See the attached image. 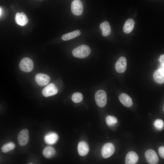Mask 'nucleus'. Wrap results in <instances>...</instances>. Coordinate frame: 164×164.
Wrapping results in <instances>:
<instances>
[{
	"label": "nucleus",
	"mask_w": 164,
	"mask_h": 164,
	"mask_svg": "<svg viewBox=\"0 0 164 164\" xmlns=\"http://www.w3.org/2000/svg\"><path fill=\"white\" fill-rule=\"evenodd\" d=\"M91 52V49L88 46L82 45L74 49L72 53L73 56L76 57L84 58L88 56Z\"/></svg>",
	"instance_id": "f257e3e1"
},
{
	"label": "nucleus",
	"mask_w": 164,
	"mask_h": 164,
	"mask_svg": "<svg viewBox=\"0 0 164 164\" xmlns=\"http://www.w3.org/2000/svg\"><path fill=\"white\" fill-rule=\"evenodd\" d=\"M95 99L97 105L100 107L105 106L107 103V94L104 90H100L97 91L95 95Z\"/></svg>",
	"instance_id": "f03ea898"
},
{
	"label": "nucleus",
	"mask_w": 164,
	"mask_h": 164,
	"mask_svg": "<svg viewBox=\"0 0 164 164\" xmlns=\"http://www.w3.org/2000/svg\"><path fill=\"white\" fill-rule=\"evenodd\" d=\"M19 67L22 71L26 72H31L33 68V63L32 60L28 57H25L22 59Z\"/></svg>",
	"instance_id": "7ed1b4c3"
},
{
	"label": "nucleus",
	"mask_w": 164,
	"mask_h": 164,
	"mask_svg": "<svg viewBox=\"0 0 164 164\" xmlns=\"http://www.w3.org/2000/svg\"><path fill=\"white\" fill-rule=\"evenodd\" d=\"M114 151V146L112 143H107L102 148L101 150L102 156L104 158H108L113 154Z\"/></svg>",
	"instance_id": "20e7f679"
},
{
	"label": "nucleus",
	"mask_w": 164,
	"mask_h": 164,
	"mask_svg": "<svg viewBox=\"0 0 164 164\" xmlns=\"http://www.w3.org/2000/svg\"><path fill=\"white\" fill-rule=\"evenodd\" d=\"M29 138V133L28 130L26 128L22 129L19 133L18 142L20 146H25L28 143Z\"/></svg>",
	"instance_id": "39448f33"
},
{
	"label": "nucleus",
	"mask_w": 164,
	"mask_h": 164,
	"mask_svg": "<svg viewBox=\"0 0 164 164\" xmlns=\"http://www.w3.org/2000/svg\"><path fill=\"white\" fill-rule=\"evenodd\" d=\"M83 6L80 0H74L71 4V10L75 15L79 16L83 12Z\"/></svg>",
	"instance_id": "423d86ee"
},
{
	"label": "nucleus",
	"mask_w": 164,
	"mask_h": 164,
	"mask_svg": "<svg viewBox=\"0 0 164 164\" xmlns=\"http://www.w3.org/2000/svg\"><path fill=\"white\" fill-rule=\"evenodd\" d=\"M58 90L56 85L51 83L45 87L42 91V94L45 97H48L56 94Z\"/></svg>",
	"instance_id": "0eeeda50"
},
{
	"label": "nucleus",
	"mask_w": 164,
	"mask_h": 164,
	"mask_svg": "<svg viewBox=\"0 0 164 164\" xmlns=\"http://www.w3.org/2000/svg\"><path fill=\"white\" fill-rule=\"evenodd\" d=\"M145 156L147 161L150 164H155L158 162V158L156 152L153 150L150 149L146 151Z\"/></svg>",
	"instance_id": "6e6552de"
},
{
	"label": "nucleus",
	"mask_w": 164,
	"mask_h": 164,
	"mask_svg": "<svg viewBox=\"0 0 164 164\" xmlns=\"http://www.w3.org/2000/svg\"><path fill=\"white\" fill-rule=\"evenodd\" d=\"M127 61L124 57H120L115 64V69L116 71L119 73L124 72L126 68Z\"/></svg>",
	"instance_id": "1a4fd4ad"
},
{
	"label": "nucleus",
	"mask_w": 164,
	"mask_h": 164,
	"mask_svg": "<svg viewBox=\"0 0 164 164\" xmlns=\"http://www.w3.org/2000/svg\"><path fill=\"white\" fill-rule=\"evenodd\" d=\"M36 83L39 86H44L47 85L50 80V77L48 75L43 73L37 74L35 77Z\"/></svg>",
	"instance_id": "9d476101"
},
{
	"label": "nucleus",
	"mask_w": 164,
	"mask_h": 164,
	"mask_svg": "<svg viewBox=\"0 0 164 164\" xmlns=\"http://www.w3.org/2000/svg\"><path fill=\"white\" fill-rule=\"evenodd\" d=\"M59 138L58 135L54 132H50L46 134L44 137L45 142L48 145L55 143Z\"/></svg>",
	"instance_id": "9b49d317"
},
{
	"label": "nucleus",
	"mask_w": 164,
	"mask_h": 164,
	"mask_svg": "<svg viewBox=\"0 0 164 164\" xmlns=\"http://www.w3.org/2000/svg\"><path fill=\"white\" fill-rule=\"evenodd\" d=\"M15 19L17 24L22 26L26 25L28 22L26 15L23 12H17L15 15Z\"/></svg>",
	"instance_id": "f8f14e48"
},
{
	"label": "nucleus",
	"mask_w": 164,
	"mask_h": 164,
	"mask_svg": "<svg viewBox=\"0 0 164 164\" xmlns=\"http://www.w3.org/2000/svg\"><path fill=\"white\" fill-rule=\"evenodd\" d=\"M138 157L137 154L134 152H128L125 157V163L126 164H135L138 161Z\"/></svg>",
	"instance_id": "ddd939ff"
},
{
	"label": "nucleus",
	"mask_w": 164,
	"mask_h": 164,
	"mask_svg": "<svg viewBox=\"0 0 164 164\" xmlns=\"http://www.w3.org/2000/svg\"><path fill=\"white\" fill-rule=\"evenodd\" d=\"M77 150L79 155L82 156L86 155L89 151V147L87 144L84 141L79 142L77 146Z\"/></svg>",
	"instance_id": "4468645a"
},
{
	"label": "nucleus",
	"mask_w": 164,
	"mask_h": 164,
	"mask_svg": "<svg viewBox=\"0 0 164 164\" xmlns=\"http://www.w3.org/2000/svg\"><path fill=\"white\" fill-rule=\"evenodd\" d=\"M153 77L155 82L158 84H162L164 82V72L160 69L154 71Z\"/></svg>",
	"instance_id": "2eb2a0df"
},
{
	"label": "nucleus",
	"mask_w": 164,
	"mask_h": 164,
	"mask_svg": "<svg viewBox=\"0 0 164 164\" xmlns=\"http://www.w3.org/2000/svg\"><path fill=\"white\" fill-rule=\"evenodd\" d=\"M121 102L126 107H130L133 104L132 101L131 97L127 94L123 93L119 97Z\"/></svg>",
	"instance_id": "dca6fc26"
},
{
	"label": "nucleus",
	"mask_w": 164,
	"mask_h": 164,
	"mask_svg": "<svg viewBox=\"0 0 164 164\" xmlns=\"http://www.w3.org/2000/svg\"><path fill=\"white\" fill-rule=\"evenodd\" d=\"M100 27L103 36H106L110 34L111 28L109 22L107 21H105L101 23Z\"/></svg>",
	"instance_id": "f3484780"
},
{
	"label": "nucleus",
	"mask_w": 164,
	"mask_h": 164,
	"mask_svg": "<svg viewBox=\"0 0 164 164\" xmlns=\"http://www.w3.org/2000/svg\"><path fill=\"white\" fill-rule=\"evenodd\" d=\"M134 25V22L131 19H127L124 26L123 30L124 32L126 33H129L133 30Z\"/></svg>",
	"instance_id": "a211bd4d"
},
{
	"label": "nucleus",
	"mask_w": 164,
	"mask_h": 164,
	"mask_svg": "<svg viewBox=\"0 0 164 164\" xmlns=\"http://www.w3.org/2000/svg\"><path fill=\"white\" fill-rule=\"evenodd\" d=\"M80 34L81 32L79 30H76L63 35L62 37V39L64 41L68 40L77 37Z\"/></svg>",
	"instance_id": "6ab92c4d"
},
{
	"label": "nucleus",
	"mask_w": 164,
	"mask_h": 164,
	"mask_svg": "<svg viewBox=\"0 0 164 164\" xmlns=\"http://www.w3.org/2000/svg\"><path fill=\"white\" fill-rule=\"evenodd\" d=\"M43 153L46 158H51L55 154V150L54 148L52 146H47L43 149Z\"/></svg>",
	"instance_id": "aec40b11"
},
{
	"label": "nucleus",
	"mask_w": 164,
	"mask_h": 164,
	"mask_svg": "<svg viewBox=\"0 0 164 164\" xmlns=\"http://www.w3.org/2000/svg\"><path fill=\"white\" fill-rule=\"evenodd\" d=\"M15 147V145L12 142H10L4 145L1 148L2 152L6 153L13 150Z\"/></svg>",
	"instance_id": "412c9836"
},
{
	"label": "nucleus",
	"mask_w": 164,
	"mask_h": 164,
	"mask_svg": "<svg viewBox=\"0 0 164 164\" xmlns=\"http://www.w3.org/2000/svg\"><path fill=\"white\" fill-rule=\"evenodd\" d=\"M83 98L82 94L79 92H76L72 95L71 99L75 103H78L81 102Z\"/></svg>",
	"instance_id": "4be33fe9"
},
{
	"label": "nucleus",
	"mask_w": 164,
	"mask_h": 164,
	"mask_svg": "<svg viewBox=\"0 0 164 164\" xmlns=\"http://www.w3.org/2000/svg\"><path fill=\"white\" fill-rule=\"evenodd\" d=\"M105 120L107 124L109 126L115 125L118 121L117 119L115 117L111 115L107 116Z\"/></svg>",
	"instance_id": "5701e85b"
},
{
	"label": "nucleus",
	"mask_w": 164,
	"mask_h": 164,
	"mask_svg": "<svg viewBox=\"0 0 164 164\" xmlns=\"http://www.w3.org/2000/svg\"><path fill=\"white\" fill-rule=\"evenodd\" d=\"M154 125L156 129L158 130H161L164 127V122L162 120L157 119L154 121Z\"/></svg>",
	"instance_id": "b1692460"
},
{
	"label": "nucleus",
	"mask_w": 164,
	"mask_h": 164,
	"mask_svg": "<svg viewBox=\"0 0 164 164\" xmlns=\"http://www.w3.org/2000/svg\"><path fill=\"white\" fill-rule=\"evenodd\" d=\"M159 153L160 156L164 159V147L161 146L159 149Z\"/></svg>",
	"instance_id": "393cba45"
},
{
	"label": "nucleus",
	"mask_w": 164,
	"mask_h": 164,
	"mask_svg": "<svg viewBox=\"0 0 164 164\" xmlns=\"http://www.w3.org/2000/svg\"><path fill=\"white\" fill-rule=\"evenodd\" d=\"M158 61L160 64V65L164 66V54L160 56L158 59Z\"/></svg>",
	"instance_id": "a878e982"
},
{
	"label": "nucleus",
	"mask_w": 164,
	"mask_h": 164,
	"mask_svg": "<svg viewBox=\"0 0 164 164\" xmlns=\"http://www.w3.org/2000/svg\"><path fill=\"white\" fill-rule=\"evenodd\" d=\"M158 68L161 69L164 72V66H162L161 65H160L159 66Z\"/></svg>",
	"instance_id": "bb28decb"
},
{
	"label": "nucleus",
	"mask_w": 164,
	"mask_h": 164,
	"mask_svg": "<svg viewBox=\"0 0 164 164\" xmlns=\"http://www.w3.org/2000/svg\"><path fill=\"white\" fill-rule=\"evenodd\" d=\"M2 8H1V7H0V16H1L2 15Z\"/></svg>",
	"instance_id": "cd10ccee"
},
{
	"label": "nucleus",
	"mask_w": 164,
	"mask_h": 164,
	"mask_svg": "<svg viewBox=\"0 0 164 164\" xmlns=\"http://www.w3.org/2000/svg\"><path fill=\"white\" fill-rule=\"evenodd\" d=\"M163 110H164V108H163Z\"/></svg>",
	"instance_id": "c85d7f7f"
}]
</instances>
